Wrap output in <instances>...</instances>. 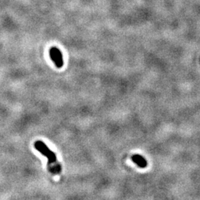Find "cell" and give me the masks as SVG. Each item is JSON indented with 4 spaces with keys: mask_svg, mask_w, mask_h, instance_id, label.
Listing matches in <instances>:
<instances>
[{
    "mask_svg": "<svg viewBox=\"0 0 200 200\" xmlns=\"http://www.w3.org/2000/svg\"><path fill=\"white\" fill-rule=\"evenodd\" d=\"M132 160L134 161V162H135L139 167L142 168H146L147 164H148V162H147L146 159L143 157H142L141 155H138V154L134 155L132 157Z\"/></svg>",
    "mask_w": 200,
    "mask_h": 200,
    "instance_id": "obj_3",
    "label": "cell"
},
{
    "mask_svg": "<svg viewBox=\"0 0 200 200\" xmlns=\"http://www.w3.org/2000/svg\"><path fill=\"white\" fill-rule=\"evenodd\" d=\"M34 147L36 150H38L42 154L45 156L48 159V166L50 165V171L53 173H59L61 171V167L58 164L56 160V154L47 148V145L41 141H37L35 142Z\"/></svg>",
    "mask_w": 200,
    "mask_h": 200,
    "instance_id": "obj_1",
    "label": "cell"
},
{
    "mask_svg": "<svg viewBox=\"0 0 200 200\" xmlns=\"http://www.w3.org/2000/svg\"><path fill=\"white\" fill-rule=\"evenodd\" d=\"M50 56L57 68H62L63 66V57L62 52L57 47H51L50 50Z\"/></svg>",
    "mask_w": 200,
    "mask_h": 200,
    "instance_id": "obj_2",
    "label": "cell"
}]
</instances>
